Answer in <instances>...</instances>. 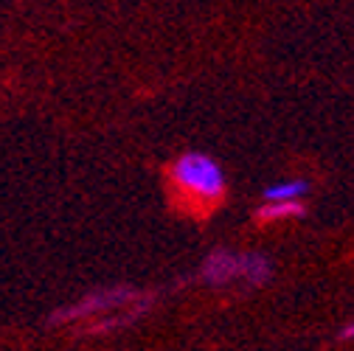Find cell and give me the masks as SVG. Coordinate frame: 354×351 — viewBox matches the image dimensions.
<instances>
[{
  "label": "cell",
  "instance_id": "5b68a950",
  "mask_svg": "<svg viewBox=\"0 0 354 351\" xmlns=\"http://www.w3.org/2000/svg\"><path fill=\"white\" fill-rule=\"evenodd\" d=\"M304 216V205L298 200H268L259 211V222H281V219H298Z\"/></svg>",
  "mask_w": 354,
  "mask_h": 351
},
{
  "label": "cell",
  "instance_id": "8992f818",
  "mask_svg": "<svg viewBox=\"0 0 354 351\" xmlns=\"http://www.w3.org/2000/svg\"><path fill=\"white\" fill-rule=\"evenodd\" d=\"M309 191L306 180H281L264 189V200H301Z\"/></svg>",
  "mask_w": 354,
  "mask_h": 351
},
{
  "label": "cell",
  "instance_id": "3957f363",
  "mask_svg": "<svg viewBox=\"0 0 354 351\" xmlns=\"http://www.w3.org/2000/svg\"><path fill=\"white\" fill-rule=\"evenodd\" d=\"M200 278L208 284V287H225L231 284L234 278H242V265H239V256L231 253V250H223L216 247L205 256L203 267H200Z\"/></svg>",
  "mask_w": 354,
  "mask_h": 351
},
{
  "label": "cell",
  "instance_id": "277c9868",
  "mask_svg": "<svg viewBox=\"0 0 354 351\" xmlns=\"http://www.w3.org/2000/svg\"><path fill=\"white\" fill-rule=\"evenodd\" d=\"M239 265H242V278L253 287H264L273 276V265L268 256L261 253H242L239 256Z\"/></svg>",
  "mask_w": 354,
  "mask_h": 351
},
{
  "label": "cell",
  "instance_id": "7a4b0ae2",
  "mask_svg": "<svg viewBox=\"0 0 354 351\" xmlns=\"http://www.w3.org/2000/svg\"><path fill=\"white\" fill-rule=\"evenodd\" d=\"M132 298H136V292L127 290V287L93 292V295H87V298L65 306V310H59L51 318V323H71V321H82V318H91V315H102L104 310H115V306H121V303H127Z\"/></svg>",
  "mask_w": 354,
  "mask_h": 351
},
{
  "label": "cell",
  "instance_id": "6da1fadb",
  "mask_svg": "<svg viewBox=\"0 0 354 351\" xmlns=\"http://www.w3.org/2000/svg\"><path fill=\"white\" fill-rule=\"evenodd\" d=\"M171 180L174 186L186 191L194 200L216 202L225 197V171L211 155L203 152H186L177 158L171 166Z\"/></svg>",
  "mask_w": 354,
  "mask_h": 351
},
{
  "label": "cell",
  "instance_id": "52a82bcc",
  "mask_svg": "<svg viewBox=\"0 0 354 351\" xmlns=\"http://www.w3.org/2000/svg\"><path fill=\"white\" fill-rule=\"evenodd\" d=\"M340 340H354V321L340 329Z\"/></svg>",
  "mask_w": 354,
  "mask_h": 351
}]
</instances>
